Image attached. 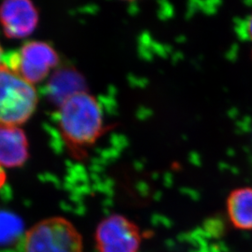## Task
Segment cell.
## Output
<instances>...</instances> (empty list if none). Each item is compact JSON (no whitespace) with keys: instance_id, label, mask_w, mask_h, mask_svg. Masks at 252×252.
<instances>
[{"instance_id":"obj_1","label":"cell","mask_w":252,"mask_h":252,"mask_svg":"<svg viewBox=\"0 0 252 252\" xmlns=\"http://www.w3.org/2000/svg\"><path fill=\"white\" fill-rule=\"evenodd\" d=\"M57 121L64 143L73 151L94 144L104 129L102 108L86 91L63 101L59 106Z\"/></svg>"},{"instance_id":"obj_2","label":"cell","mask_w":252,"mask_h":252,"mask_svg":"<svg viewBox=\"0 0 252 252\" xmlns=\"http://www.w3.org/2000/svg\"><path fill=\"white\" fill-rule=\"evenodd\" d=\"M38 95L35 85L0 64V126H20L36 111Z\"/></svg>"},{"instance_id":"obj_3","label":"cell","mask_w":252,"mask_h":252,"mask_svg":"<svg viewBox=\"0 0 252 252\" xmlns=\"http://www.w3.org/2000/svg\"><path fill=\"white\" fill-rule=\"evenodd\" d=\"M24 252H83L81 233L68 220L51 217L31 226L23 240Z\"/></svg>"},{"instance_id":"obj_4","label":"cell","mask_w":252,"mask_h":252,"mask_svg":"<svg viewBox=\"0 0 252 252\" xmlns=\"http://www.w3.org/2000/svg\"><path fill=\"white\" fill-rule=\"evenodd\" d=\"M4 62L24 80L35 85L44 81L60 62L54 47L45 41L30 40L9 54Z\"/></svg>"},{"instance_id":"obj_5","label":"cell","mask_w":252,"mask_h":252,"mask_svg":"<svg viewBox=\"0 0 252 252\" xmlns=\"http://www.w3.org/2000/svg\"><path fill=\"white\" fill-rule=\"evenodd\" d=\"M97 252H139L142 234L138 226L122 215H110L95 229Z\"/></svg>"},{"instance_id":"obj_6","label":"cell","mask_w":252,"mask_h":252,"mask_svg":"<svg viewBox=\"0 0 252 252\" xmlns=\"http://www.w3.org/2000/svg\"><path fill=\"white\" fill-rule=\"evenodd\" d=\"M38 21V9L30 0H5L0 4V26L8 38L30 36Z\"/></svg>"},{"instance_id":"obj_7","label":"cell","mask_w":252,"mask_h":252,"mask_svg":"<svg viewBox=\"0 0 252 252\" xmlns=\"http://www.w3.org/2000/svg\"><path fill=\"white\" fill-rule=\"evenodd\" d=\"M29 156L26 132L20 126H0V167H21Z\"/></svg>"},{"instance_id":"obj_8","label":"cell","mask_w":252,"mask_h":252,"mask_svg":"<svg viewBox=\"0 0 252 252\" xmlns=\"http://www.w3.org/2000/svg\"><path fill=\"white\" fill-rule=\"evenodd\" d=\"M227 213L234 228L252 230V188L234 189L227 199Z\"/></svg>"},{"instance_id":"obj_9","label":"cell","mask_w":252,"mask_h":252,"mask_svg":"<svg viewBox=\"0 0 252 252\" xmlns=\"http://www.w3.org/2000/svg\"><path fill=\"white\" fill-rule=\"evenodd\" d=\"M85 81L81 74L71 68H64L54 74L49 84V92L60 106L63 101L84 92Z\"/></svg>"},{"instance_id":"obj_10","label":"cell","mask_w":252,"mask_h":252,"mask_svg":"<svg viewBox=\"0 0 252 252\" xmlns=\"http://www.w3.org/2000/svg\"><path fill=\"white\" fill-rule=\"evenodd\" d=\"M7 173L5 172V169L0 167V190L3 189V187L6 185L7 182Z\"/></svg>"},{"instance_id":"obj_11","label":"cell","mask_w":252,"mask_h":252,"mask_svg":"<svg viewBox=\"0 0 252 252\" xmlns=\"http://www.w3.org/2000/svg\"><path fill=\"white\" fill-rule=\"evenodd\" d=\"M247 32H248V35L250 36V38L252 40V14L247 23Z\"/></svg>"},{"instance_id":"obj_12","label":"cell","mask_w":252,"mask_h":252,"mask_svg":"<svg viewBox=\"0 0 252 252\" xmlns=\"http://www.w3.org/2000/svg\"><path fill=\"white\" fill-rule=\"evenodd\" d=\"M3 62H4V51H3V48L0 43V64Z\"/></svg>"}]
</instances>
